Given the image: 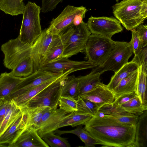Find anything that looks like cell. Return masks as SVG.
<instances>
[{
    "mask_svg": "<svg viewBox=\"0 0 147 147\" xmlns=\"http://www.w3.org/2000/svg\"><path fill=\"white\" fill-rule=\"evenodd\" d=\"M138 67V65L132 61L127 62L112 76L108 87L113 90L121 80L137 70Z\"/></svg>",
    "mask_w": 147,
    "mask_h": 147,
    "instance_id": "obj_25",
    "label": "cell"
},
{
    "mask_svg": "<svg viewBox=\"0 0 147 147\" xmlns=\"http://www.w3.org/2000/svg\"><path fill=\"white\" fill-rule=\"evenodd\" d=\"M84 129L103 147H134L137 125L125 124L108 117L92 116Z\"/></svg>",
    "mask_w": 147,
    "mask_h": 147,
    "instance_id": "obj_1",
    "label": "cell"
},
{
    "mask_svg": "<svg viewBox=\"0 0 147 147\" xmlns=\"http://www.w3.org/2000/svg\"><path fill=\"white\" fill-rule=\"evenodd\" d=\"M74 27V31L69 38L62 58H68L84 50L91 34L86 23L83 21Z\"/></svg>",
    "mask_w": 147,
    "mask_h": 147,
    "instance_id": "obj_10",
    "label": "cell"
},
{
    "mask_svg": "<svg viewBox=\"0 0 147 147\" xmlns=\"http://www.w3.org/2000/svg\"><path fill=\"white\" fill-rule=\"evenodd\" d=\"M147 110L139 116L136 125L134 147H147Z\"/></svg>",
    "mask_w": 147,
    "mask_h": 147,
    "instance_id": "obj_24",
    "label": "cell"
},
{
    "mask_svg": "<svg viewBox=\"0 0 147 147\" xmlns=\"http://www.w3.org/2000/svg\"><path fill=\"white\" fill-rule=\"evenodd\" d=\"M3 101V100H1V99H0V105L1 104V103H2V102Z\"/></svg>",
    "mask_w": 147,
    "mask_h": 147,
    "instance_id": "obj_45",
    "label": "cell"
},
{
    "mask_svg": "<svg viewBox=\"0 0 147 147\" xmlns=\"http://www.w3.org/2000/svg\"><path fill=\"white\" fill-rule=\"evenodd\" d=\"M120 106L126 112L139 116L147 110V105L142 103L137 96Z\"/></svg>",
    "mask_w": 147,
    "mask_h": 147,
    "instance_id": "obj_32",
    "label": "cell"
},
{
    "mask_svg": "<svg viewBox=\"0 0 147 147\" xmlns=\"http://www.w3.org/2000/svg\"><path fill=\"white\" fill-rule=\"evenodd\" d=\"M77 113L89 114L92 116L95 115L98 111L99 107L94 103L79 96L76 99Z\"/></svg>",
    "mask_w": 147,
    "mask_h": 147,
    "instance_id": "obj_31",
    "label": "cell"
},
{
    "mask_svg": "<svg viewBox=\"0 0 147 147\" xmlns=\"http://www.w3.org/2000/svg\"><path fill=\"white\" fill-rule=\"evenodd\" d=\"M87 9L83 6L76 7L68 5L59 15L53 18L46 32L53 35L57 34L74 26V21L76 16L85 14Z\"/></svg>",
    "mask_w": 147,
    "mask_h": 147,
    "instance_id": "obj_8",
    "label": "cell"
},
{
    "mask_svg": "<svg viewBox=\"0 0 147 147\" xmlns=\"http://www.w3.org/2000/svg\"><path fill=\"white\" fill-rule=\"evenodd\" d=\"M136 96V93L134 91L124 93L115 98L113 103L117 105L120 106L127 102Z\"/></svg>",
    "mask_w": 147,
    "mask_h": 147,
    "instance_id": "obj_41",
    "label": "cell"
},
{
    "mask_svg": "<svg viewBox=\"0 0 147 147\" xmlns=\"http://www.w3.org/2000/svg\"><path fill=\"white\" fill-rule=\"evenodd\" d=\"M25 78L15 76L10 73L5 72L0 75V99L4 100L9 98Z\"/></svg>",
    "mask_w": 147,
    "mask_h": 147,
    "instance_id": "obj_19",
    "label": "cell"
},
{
    "mask_svg": "<svg viewBox=\"0 0 147 147\" xmlns=\"http://www.w3.org/2000/svg\"><path fill=\"white\" fill-rule=\"evenodd\" d=\"M31 49V46L22 43L18 36L1 45V50L4 55L3 65L6 68L11 70V74L25 78L34 72Z\"/></svg>",
    "mask_w": 147,
    "mask_h": 147,
    "instance_id": "obj_2",
    "label": "cell"
},
{
    "mask_svg": "<svg viewBox=\"0 0 147 147\" xmlns=\"http://www.w3.org/2000/svg\"><path fill=\"white\" fill-rule=\"evenodd\" d=\"M133 51L129 42L115 41V46L107 58L95 69L102 74L108 71L117 72L128 62Z\"/></svg>",
    "mask_w": 147,
    "mask_h": 147,
    "instance_id": "obj_7",
    "label": "cell"
},
{
    "mask_svg": "<svg viewBox=\"0 0 147 147\" xmlns=\"http://www.w3.org/2000/svg\"><path fill=\"white\" fill-rule=\"evenodd\" d=\"M18 107L22 113V122L24 128L31 126H34L36 128L41 121L45 113L51 109L47 106L33 108L24 106Z\"/></svg>",
    "mask_w": 147,
    "mask_h": 147,
    "instance_id": "obj_18",
    "label": "cell"
},
{
    "mask_svg": "<svg viewBox=\"0 0 147 147\" xmlns=\"http://www.w3.org/2000/svg\"><path fill=\"white\" fill-rule=\"evenodd\" d=\"M65 75L49 86L30 100L24 105L28 108L47 106L51 109L57 108L59 105V99L61 96L62 87Z\"/></svg>",
    "mask_w": 147,
    "mask_h": 147,
    "instance_id": "obj_6",
    "label": "cell"
},
{
    "mask_svg": "<svg viewBox=\"0 0 147 147\" xmlns=\"http://www.w3.org/2000/svg\"><path fill=\"white\" fill-rule=\"evenodd\" d=\"M143 47L147 46V26L140 24L136 28Z\"/></svg>",
    "mask_w": 147,
    "mask_h": 147,
    "instance_id": "obj_40",
    "label": "cell"
},
{
    "mask_svg": "<svg viewBox=\"0 0 147 147\" xmlns=\"http://www.w3.org/2000/svg\"><path fill=\"white\" fill-rule=\"evenodd\" d=\"M147 69L142 65L138 67V73L136 93L141 103L147 105Z\"/></svg>",
    "mask_w": 147,
    "mask_h": 147,
    "instance_id": "obj_27",
    "label": "cell"
},
{
    "mask_svg": "<svg viewBox=\"0 0 147 147\" xmlns=\"http://www.w3.org/2000/svg\"><path fill=\"white\" fill-rule=\"evenodd\" d=\"M74 31V26L59 34L53 36L41 65L62 58L63 52Z\"/></svg>",
    "mask_w": 147,
    "mask_h": 147,
    "instance_id": "obj_12",
    "label": "cell"
},
{
    "mask_svg": "<svg viewBox=\"0 0 147 147\" xmlns=\"http://www.w3.org/2000/svg\"><path fill=\"white\" fill-rule=\"evenodd\" d=\"M11 99L3 100L0 105V127L5 118Z\"/></svg>",
    "mask_w": 147,
    "mask_h": 147,
    "instance_id": "obj_42",
    "label": "cell"
},
{
    "mask_svg": "<svg viewBox=\"0 0 147 147\" xmlns=\"http://www.w3.org/2000/svg\"><path fill=\"white\" fill-rule=\"evenodd\" d=\"M59 108L68 112L77 111L76 100L69 96H61L59 100Z\"/></svg>",
    "mask_w": 147,
    "mask_h": 147,
    "instance_id": "obj_35",
    "label": "cell"
},
{
    "mask_svg": "<svg viewBox=\"0 0 147 147\" xmlns=\"http://www.w3.org/2000/svg\"><path fill=\"white\" fill-rule=\"evenodd\" d=\"M63 0H41V11L46 13L53 10L60 2Z\"/></svg>",
    "mask_w": 147,
    "mask_h": 147,
    "instance_id": "obj_39",
    "label": "cell"
},
{
    "mask_svg": "<svg viewBox=\"0 0 147 147\" xmlns=\"http://www.w3.org/2000/svg\"><path fill=\"white\" fill-rule=\"evenodd\" d=\"M7 146H5L3 144H0V147H6Z\"/></svg>",
    "mask_w": 147,
    "mask_h": 147,
    "instance_id": "obj_44",
    "label": "cell"
},
{
    "mask_svg": "<svg viewBox=\"0 0 147 147\" xmlns=\"http://www.w3.org/2000/svg\"><path fill=\"white\" fill-rule=\"evenodd\" d=\"M59 135L65 134H72L77 136L85 144L86 147H94L98 142L87 131L82 128L81 125H78L76 129L70 130H61L57 129L53 132Z\"/></svg>",
    "mask_w": 147,
    "mask_h": 147,
    "instance_id": "obj_26",
    "label": "cell"
},
{
    "mask_svg": "<svg viewBox=\"0 0 147 147\" xmlns=\"http://www.w3.org/2000/svg\"><path fill=\"white\" fill-rule=\"evenodd\" d=\"M115 43L111 38L91 34L84 50L86 58L88 61L100 66L112 50Z\"/></svg>",
    "mask_w": 147,
    "mask_h": 147,
    "instance_id": "obj_5",
    "label": "cell"
},
{
    "mask_svg": "<svg viewBox=\"0 0 147 147\" xmlns=\"http://www.w3.org/2000/svg\"><path fill=\"white\" fill-rule=\"evenodd\" d=\"M41 7L34 2L28 1L25 5L18 36L23 43L32 46L42 32L40 23Z\"/></svg>",
    "mask_w": 147,
    "mask_h": 147,
    "instance_id": "obj_3",
    "label": "cell"
},
{
    "mask_svg": "<svg viewBox=\"0 0 147 147\" xmlns=\"http://www.w3.org/2000/svg\"><path fill=\"white\" fill-rule=\"evenodd\" d=\"M73 72V71L72 69L67 71L61 76L53 79L42 83L26 91L11 99L18 107H19L23 106L43 89L63 76L67 74L69 75Z\"/></svg>",
    "mask_w": 147,
    "mask_h": 147,
    "instance_id": "obj_20",
    "label": "cell"
},
{
    "mask_svg": "<svg viewBox=\"0 0 147 147\" xmlns=\"http://www.w3.org/2000/svg\"><path fill=\"white\" fill-rule=\"evenodd\" d=\"M97 66L96 64L88 61H76L61 58L57 60L42 65L40 68L44 70L57 73L63 72L71 69L75 71Z\"/></svg>",
    "mask_w": 147,
    "mask_h": 147,
    "instance_id": "obj_14",
    "label": "cell"
},
{
    "mask_svg": "<svg viewBox=\"0 0 147 147\" xmlns=\"http://www.w3.org/2000/svg\"><path fill=\"white\" fill-rule=\"evenodd\" d=\"M102 74L95 68L89 74L78 78L79 82V96L93 90L101 82L100 78Z\"/></svg>",
    "mask_w": 147,
    "mask_h": 147,
    "instance_id": "obj_21",
    "label": "cell"
},
{
    "mask_svg": "<svg viewBox=\"0 0 147 147\" xmlns=\"http://www.w3.org/2000/svg\"><path fill=\"white\" fill-rule=\"evenodd\" d=\"M142 0H123L112 6L116 18L128 30L143 23L146 18L142 12Z\"/></svg>",
    "mask_w": 147,
    "mask_h": 147,
    "instance_id": "obj_4",
    "label": "cell"
},
{
    "mask_svg": "<svg viewBox=\"0 0 147 147\" xmlns=\"http://www.w3.org/2000/svg\"><path fill=\"white\" fill-rule=\"evenodd\" d=\"M34 126L25 127L21 131L16 140L9 147H49L38 135Z\"/></svg>",
    "mask_w": 147,
    "mask_h": 147,
    "instance_id": "obj_16",
    "label": "cell"
},
{
    "mask_svg": "<svg viewBox=\"0 0 147 147\" xmlns=\"http://www.w3.org/2000/svg\"><path fill=\"white\" fill-rule=\"evenodd\" d=\"M98 111L105 115H109L119 114L126 112L120 106L117 105L113 102L104 105L99 108Z\"/></svg>",
    "mask_w": 147,
    "mask_h": 147,
    "instance_id": "obj_36",
    "label": "cell"
},
{
    "mask_svg": "<svg viewBox=\"0 0 147 147\" xmlns=\"http://www.w3.org/2000/svg\"><path fill=\"white\" fill-rule=\"evenodd\" d=\"M136 63L139 67L142 65L147 69V47L143 48L140 52L134 56L131 60Z\"/></svg>",
    "mask_w": 147,
    "mask_h": 147,
    "instance_id": "obj_38",
    "label": "cell"
},
{
    "mask_svg": "<svg viewBox=\"0 0 147 147\" xmlns=\"http://www.w3.org/2000/svg\"><path fill=\"white\" fill-rule=\"evenodd\" d=\"M132 37L131 40L129 42L134 55L138 54L143 47L142 43L137 34L136 30L134 29L131 30Z\"/></svg>",
    "mask_w": 147,
    "mask_h": 147,
    "instance_id": "obj_37",
    "label": "cell"
},
{
    "mask_svg": "<svg viewBox=\"0 0 147 147\" xmlns=\"http://www.w3.org/2000/svg\"><path fill=\"white\" fill-rule=\"evenodd\" d=\"M80 96L94 103L99 109L105 104L113 103L115 98L113 91L101 82L92 90Z\"/></svg>",
    "mask_w": 147,
    "mask_h": 147,
    "instance_id": "obj_17",
    "label": "cell"
},
{
    "mask_svg": "<svg viewBox=\"0 0 147 147\" xmlns=\"http://www.w3.org/2000/svg\"><path fill=\"white\" fill-rule=\"evenodd\" d=\"M142 12L146 18L147 17V0H142Z\"/></svg>",
    "mask_w": 147,
    "mask_h": 147,
    "instance_id": "obj_43",
    "label": "cell"
},
{
    "mask_svg": "<svg viewBox=\"0 0 147 147\" xmlns=\"http://www.w3.org/2000/svg\"><path fill=\"white\" fill-rule=\"evenodd\" d=\"M23 129L22 114L0 136V144H12Z\"/></svg>",
    "mask_w": 147,
    "mask_h": 147,
    "instance_id": "obj_22",
    "label": "cell"
},
{
    "mask_svg": "<svg viewBox=\"0 0 147 147\" xmlns=\"http://www.w3.org/2000/svg\"><path fill=\"white\" fill-rule=\"evenodd\" d=\"M41 138L51 147H71V146L66 138L55 134L53 132H49L42 135Z\"/></svg>",
    "mask_w": 147,
    "mask_h": 147,
    "instance_id": "obj_33",
    "label": "cell"
},
{
    "mask_svg": "<svg viewBox=\"0 0 147 147\" xmlns=\"http://www.w3.org/2000/svg\"><path fill=\"white\" fill-rule=\"evenodd\" d=\"M65 72L55 73L44 70L40 68L30 75L25 77L24 80L10 95L8 99H11L42 83L59 77Z\"/></svg>",
    "mask_w": 147,
    "mask_h": 147,
    "instance_id": "obj_11",
    "label": "cell"
},
{
    "mask_svg": "<svg viewBox=\"0 0 147 147\" xmlns=\"http://www.w3.org/2000/svg\"><path fill=\"white\" fill-rule=\"evenodd\" d=\"M106 115L119 123L130 125H137L139 116L126 112L117 114Z\"/></svg>",
    "mask_w": 147,
    "mask_h": 147,
    "instance_id": "obj_34",
    "label": "cell"
},
{
    "mask_svg": "<svg viewBox=\"0 0 147 147\" xmlns=\"http://www.w3.org/2000/svg\"><path fill=\"white\" fill-rule=\"evenodd\" d=\"M53 36L47 32L46 28L31 46L30 55L33 62L34 72L40 69Z\"/></svg>",
    "mask_w": 147,
    "mask_h": 147,
    "instance_id": "obj_15",
    "label": "cell"
},
{
    "mask_svg": "<svg viewBox=\"0 0 147 147\" xmlns=\"http://www.w3.org/2000/svg\"><path fill=\"white\" fill-rule=\"evenodd\" d=\"M21 114L19 108L11 99L6 115L0 127V136Z\"/></svg>",
    "mask_w": 147,
    "mask_h": 147,
    "instance_id": "obj_29",
    "label": "cell"
},
{
    "mask_svg": "<svg viewBox=\"0 0 147 147\" xmlns=\"http://www.w3.org/2000/svg\"><path fill=\"white\" fill-rule=\"evenodd\" d=\"M138 73V69L120 82L113 90L115 98L124 93L133 91L136 92Z\"/></svg>",
    "mask_w": 147,
    "mask_h": 147,
    "instance_id": "obj_23",
    "label": "cell"
},
{
    "mask_svg": "<svg viewBox=\"0 0 147 147\" xmlns=\"http://www.w3.org/2000/svg\"><path fill=\"white\" fill-rule=\"evenodd\" d=\"M92 117L90 115L80 114L74 112L63 121L58 126V129L67 126L74 127L84 125Z\"/></svg>",
    "mask_w": 147,
    "mask_h": 147,
    "instance_id": "obj_30",
    "label": "cell"
},
{
    "mask_svg": "<svg viewBox=\"0 0 147 147\" xmlns=\"http://www.w3.org/2000/svg\"><path fill=\"white\" fill-rule=\"evenodd\" d=\"M73 112L66 111L60 108L49 109L36 127L38 135L41 137L45 134L54 132L58 129V126L63 121Z\"/></svg>",
    "mask_w": 147,
    "mask_h": 147,
    "instance_id": "obj_13",
    "label": "cell"
},
{
    "mask_svg": "<svg viewBox=\"0 0 147 147\" xmlns=\"http://www.w3.org/2000/svg\"><path fill=\"white\" fill-rule=\"evenodd\" d=\"M86 24L91 34L111 38L114 34L123 30L120 22L114 17L92 16Z\"/></svg>",
    "mask_w": 147,
    "mask_h": 147,
    "instance_id": "obj_9",
    "label": "cell"
},
{
    "mask_svg": "<svg viewBox=\"0 0 147 147\" xmlns=\"http://www.w3.org/2000/svg\"><path fill=\"white\" fill-rule=\"evenodd\" d=\"M79 82L74 75L66 77L62 87L61 96L72 97L77 99L79 96Z\"/></svg>",
    "mask_w": 147,
    "mask_h": 147,
    "instance_id": "obj_28",
    "label": "cell"
},
{
    "mask_svg": "<svg viewBox=\"0 0 147 147\" xmlns=\"http://www.w3.org/2000/svg\"><path fill=\"white\" fill-rule=\"evenodd\" d=\"M117 2H118L119 0H115Z\"/></svg>",
    "mask_w": 147,
    "mask_h": 147,
    "instance_id": "obj_46",
    "label": "cell"
}]
</instances>
